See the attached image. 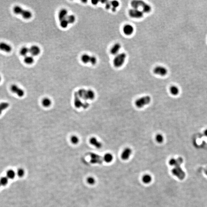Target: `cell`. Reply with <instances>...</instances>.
<instances>
[{
	"mask_svg": "<svg viewBox=\"0 0 207 207\" xmlns=\"http://www.w3.org/2000/svg\"><path fill=\"white\" fill-rule=\"evenodd\" d=\"M78 96L84 100H93L95 97V94L92 90L88 89L87 90L82 89H79L78 93Z\"/></svg>",
	"mask_w": 207,
	"mask_h": 207,
	"instance_id": "cell-1",
	"label": "cell"
},
{
	"mask_svg": "<svg viewBox=\"0 0 207 207\" xmlns=\"http://www.w3.org/2000/svg\"><path fill=\"white\" fill-rule=\"evenodd\" d=\"M183 162H179L174 165V168L172 170V173L174 176L177 177L181 180L183 179L185 177V173L180 167L181 164Z\"/></svg>",
	"mask_w": 207,
	"mask_h": 207,
	"instance_id": "cell-2",
	"label": "cell"
},
{
	"mask_svg": "<svg viewBox=\"0 0 207 207\" xmlns=\"http://www.w3.org/2000/svg\"><path fill=\"white\" fill-rule=\"evenodd\" d=\"M126 58V55L125 53H121L117 55L113 61L114 65L116 68L122 66L124 64Z\"/></svg>",
	"mask_w": 207,
	"mask_h": 207,
	"instance_id": "cell-3",
	"label": "cell"
},
{
	"mask_svg": "<svg viewBox=\"0 0 207 207\" xmlns=\"http://www.w3.org/2000/svg\"><path fill=\"white\" fill-rule=\"evenodd\" d=\"M151 98L149 96H145L138 99L135 102V105L138 108H141L150 103Z\"/></svg>",
	"mask_w": 207,
	"mask_h": 207,
	"instance_id": "cell-4",
	"label": "cell"
},
{
	"mask_svg": "<svg viewBox=\"0 0 207 207\" xmlns=\"http://www.w3.org/2000/svg\"><path fill=\"white\" fill-rule=\"evenodd\" d=\"M129 15L131 17L135 18H140L143 17V12L138 9H132L129 11Z\"/></svg>",
	"mask_w": 207,
	"mask_h": 207,
	"instance_id": "cell-5",
	"label": "cell"
},
{
	"mask_svg": "<svg viewBox=\"0 0 207 207\" xmlns=\"http://www.w3.org/2000/svg\"><path fill=\"white\" fill-rule=\"evenodd\" d=\"M10 89L12 92L16 94L19 97H22L24 96L25 94L24 90L20 88L17 85L15 84L12 85Z\"/></svg>",
	"mask_w": 207,
	"mask_h": 207,
	"instance_id": "cell-6",
	"label": "cell"
},
{
	"mask_svg": "<svg viewBox=\"0 0 207 207\" xmlns=\"http://www.w3.org/2000/svg\"><path fill=\"white\" fill-rule=\"evenodd\" d=\"M153 72L155 74L164 76L167 74L168 71L165 67L161 66H158L155 67L153 69Z\"/></svg>",
	"mask_w": 207,
	"mask_h": 207,
	"instance_id": "cell-7",
	"label": "cell"
},
{
	"mask_svg": "<svg viewBox=\"0 0 207 207\" xmlns=\"http://www.w3.org/2000/svg\"><path fill=\"white\" fill-rule=\"evenodd\" d=\"M132 150L129 148H127L124 149L121 154V157L123 160H127L130 157L132 154Z\"/></svg>",
	"mask_w": 207,
	"mask_h": 207,
	"instance_id": "cell-8",
	"label": "cell"
},
{
	"mask_svg": "<svg viewBox=\"0 0 207 207\" xmlns=\"http://www.w3.org/2000/svg\"><path fill=\"white\" fill-rule=\"evenodd\" d=\"M89 142L91 145L94 146L96 148L98 149H100L102 147V143L98 141L97 139L95 137H92L90 138Z\"/></svg>",
	"mask_w": 207,
	"mask_h": 207,
	"instance_id": "cell-9",
	"label": "cell"
},
{
	"mask_svg": "<svg viewBox=\"0 0 207 207\" xmlns=\"http://www.w3.org/2000/svg\"><path fill=\"white\" fill-rule=\"evenodd\" d=\"M40 53V49L38 46L33 45L29 48V53L33 56L39 55Z\"/></svg>",
	"mask_w": 207,
	"mask_h": 207,
	"instance_id": "cell-10",
	"label": "cell"
},
{
	"mask_svg": "<svg viewBox=\"0 0 207 207\" xmlns=\"http://www.w3.org/2000/svg\"><path fill=\"white\" fill-rule=\"evenodd\" d=\"M134 31V28L132 25L127 24L123 28V32L124 34L127 35H130L132 34Z\"/></svg>",
	"mask_w": 207,
	"mask_h": 207,
	"instance_id": "cell-11",
	"label": "cell"
},
{
	"mask_svg": "<svg viewBox=\"0 0 207 207\" xmlns=\"http://www.w3.org/2000/svg\"><path fill=\"white\" fill-rule=\"evenodd\" d=\"M91 162L93 163H102L103 159L101 156L98 155L93 153L91 155Z\"/></svg>",
	"mask_w": 207,
	"mask_h": 207,
	"instance_id": "cell-12",
	"label": "cell"
},
{
	"mask_svg": "<svg viewBox=\"0 0 207 207\" xmlns=\"http://www.w3.org/2000/svg\"><path fill=\"white\" fill-rule=\"evenodd\" d=\"M0 50L9 53L12 51V48L11 46L7 43L5 42H1L0 43Z\"/></svg>",
	"mask_w": 207,
	"mask_h": 207,
	"instance_id": "cell-13",
	"label": "cell"
},
{
	"mask_svg": "<svg viewBox=\"0 0 207 207\" xmlns=\"http://www.w3.org/2000/svg\"><path fill=\"white\" fill-rule=\"evenodd\" d=\"M144 3H145V2L144 1L136 0L132 1L131 2V5L133 7V9H138V8L140 7H142Z\"/></svg>",
	"mask_w": 207,
	"mask_h": 207,
	"instance_id": "cell-14",
	"label": "cell"
},
{
	"mask_svg": "<svg viewBox=\"0 0 207 207\" xmlns=\"http://www.w3.org/2000/svg\"><path fill=\"white\" fill-rule=\"evenodd\" d=\"M121 48V45L119 43L114 44L110 49V53L113 55L117 54Z\"/></svg>",
	"mask_w": 207,
	"mask_h": 207,
	"instance_id": "cell-15",
	"label": "cell"
},
{
	"mask_svg": "<svg viewBox=\"0 0 207 207\" xmlns=\"http://www.w3.org/2000/svg\"><path fill=\"white\" fill-rule=\"evenodd\" d=\"M68 16V11L65 9H62L60 11L58 14V18L61 20L66 19Z\"/></svg>",
	"mask_w": 207,
	"mask_h": 207,
	"instance_id": "cell-16",
	"label": "cell"
},
{
	"mask_svg": "<svg viewBox=\"0 0 207 207\" xmlns=\"http://www.w3.org/2000/svg\"><path fill=\"white\" fill-rule=\"evenodd\" d=\"M41 104L44 107L48 108L51 106L52 102L50 99L48 97H45L42 99Z\"/></svg>",
	"mask_w": 207,
	"mask_h": 207,
	"instance_id": "cell-17",
	"label": "cell"
},
{
	"mask_svg": "<svg viewBox=\"0 0 207 207\" xmlns=\"http://www.w3.org/2000/svg\"><path fill=\"white\" fill-rule=\"evenodd\" d=\"M152 178L150 175L146 174L142 176V181L145 184H149L152 181Z\"/></svg>",
	"mask_w": 207,
	"mask_h": 207,
	"instance_id": "cell-18",
	"label": "cell"
},
{
	"mask_svg": "<svg viewBox=\"0 0 207 207\" xmlns=\"http://www.w3.org/2000/svg\"><path fill=\"white\" fill-rule=\"evenodd\" d=\"M23 18L26 19H29L32 17V13L28 10H23L22 14H21Z\"/></svg>",
	"mask_w": 207,
	"mask_h": 207,
	"instance_id": "cell-19",
	"label": "cell"
},
{
	"mask_svg": "<svg viewBox=\"0 0 207 207\" xmlns=\"http://www.w3.org/2000/svg\"><path fill=\"white\" fill-rule=\"evenodd\" d=\"M113 159V155L110 153H107L105 154L104 156L103 160L105 162L109 163L112 161Z\"/></svg>",
	"mask_w": 207,
	"mask_h": 207,
	"instance_id": "cell-20",
	"label": "cell"
},
{
	"mask_svg": "<svg viewBox=\"0 0 207 207\" xmlns=\"http://www.w3.org/2000/svg\"><path fill=\"white\" fill-rule=\"evenodd\" d=\"M179 92V88L177 86H173L170 88V92L171 94L173 96H177L178 95Z\"/></svg>",
	"mask_w": 207,
	"mask_h": 207,
	"instance_id": "cell-21",
	"label": "cell"
},
{
	"mask_svg": "<svg viewBox=\"0 0 207 207\" xmlns=\"http://www.w3.org/2000/svg\"><path fill=\"white\" fill-rule=\"evenodd\" d=\"M24 62L26 64H31L33 63L34 60L33 57L31 56H27L24 58Z\"/></svg>",
	"mask_w": 207,
	"mask_h": 207,
	"instance_id": "cell-22",
	"label": "cell"
},
{
	"mask_svg": "<svg viewBox=\"0 0 207 207\" xmlns=\"http://www.w3.org/2000/svg\"><path fill=\"white\" fill-rule=\"evenodd\" d=\"M90 57L91 56L87 54H84L81 56V59L82 62L86 64L89 63L90 62Z\"/></svg>",
	"mask_w": 207,
	"mask_h": 207,
	"instance_id": "cell-23",
	"label": "cell"
},
{
	"mask_svg": "<svg viewBox=\"0 0 207 207\" xmlns=\"http://www.w3.org/2000/svg\"><path fill=\"white\" fill-rule=\"evenodd\" d=\"M20 55L22 56H27L29 53V49L26 47H23L20 50Z\"/></svg>",
	"mask_w": 207,
	"mask_h": 207,
	"instance_id": "cell-24",
	"label": "cell"
},
{
	"mask_svg": "<svg viewBox=\"0 0 207 207\" xmlns=\"http://www.w3.org/2000/svg\"><path fill=\"white\" fill-rule=\"evenodd\" d=\"M70 141L72 144L76 145L79 143V138L76 135H73L70 138Z\"/></svg>",
	"mask_w": 207,
	"mask_h": 207,
	"instance_id": "cell-25",
	"label": "cell"
},
{
	"mask_svg": "<svg viewBox=\"0 0 207 207\" xmlns=\"http://www.w3.org/2000/svg\"><path fill=\"white\" fill-rule=\"evenodd\" d=\"M143 12L145 13H149L151 10V7L150 5L145 3L142 7Z\"/></svg>",
	"mask_w": 207,
	"mask_h": 207,
	"instance_id": "cell-26",
	"label": "cell"
},
{
	"mask_svg": "<svg viewBox=\"0 0 207 207\" xmlns=\"http://www.w3.org/2000/svg\"><path fill=\"white\" fill-rule=\"evenodd\" d=\"M23 9L21 7L16 6L14 8V12L17 14H21L23 12Z\"/></svg>",
	"mask_w": 207,
	"mask_h": 207,
	"instance_id": "cell-27",
	"label": "cell"
},
{
	"mask_svg": "<svg viewBox=\"0 0 207 207\" xmlns=\"http://www.w3.org/2000/svg\"><path fill=\"white\" fill-rule=\"evenodd\" d=\"M75 100H74V105L76 106V108H79L83 107V104L82 103L81 101L79 99V98H77L75 97Z\"/></svg>",
	"mask_w": 207,
	"mask_h": 207,
	"instance_id": "cell-28",
	"label": "cell"
},
{
	"mask_svg": "<svg viewBox=\"0 0 207 207\" xmlns=\"http://www.w3.org/2000/svg\"><path fill=\"white\" fill-rule=\"evenodd\" d=\"M67 20L68 21L69 23H73L75 22L76 20V17H75L74 15H68L67 18H66Z\"/></svg>",
	"mask_w": 207,
	"mask_h": 207,
	"instance_id": "cell-29",
	"label": "cell"
},
{
	"mask_svg": "<svg viewBox=\"0 0 207 207\" xmlns=\"http://www.w3.org/2000/svg\"><path fill=\"white\" fill-rule=\"evenodd\" d=\"M15 173L13 170H9L7 173V177L9 179H13L15 176Z\"/></svg>",
	"mask_w": 207,
	"mask_h": 207,
	"instance_id": "cell-30",
	"label": "cell"
},
{
	"mask_svg": "<svg viewBox=\"0 0 207 207\" xmlns=\"http://www.w3.org/2000/svg\"><path fill=\"white\" fill-rule=\"evenodd\" d=\"M69 24V22H68V21L67 20L66 18L63 19V20H62L60 21V26L63 28H67Z\"/></svg>",
	"mask_w": 207,
	"mask_h": 207,
	"instance_id": "cell-31",
	"label": "cell"
},
{
	"mask_svg": "<svg viewBox=\"0 0 207 207\" xmlns=\"http://www.w3.org/2000/svg\"><path fill=\"white\" fill-rule=\"evenodd\" d=\"M9 106V104L7 102H2V103H0V109H1L2 111H3L7 109Z\"/></svg>",
	"mask_w": 207,
	"mask_h": 207,
	"instance_id": "cell-32",
	"label": "cell"
},
{
	"mask_svg": "<svg viewBox=\"0 0 207 207\" xmlns=\"http://www.w3.org/2000/svg\"><path fill=\"white\" fill-rule=\"evenodd\" d=\"M156 141L158 143H162L164 140V138L163 135L161 134H157L156 135Z\"/></svg>",
	"mask_w": 207,
	"mask_h": 207,
	"instance_id": "cell-33",
	"label": "cell"
},
{
	"mask_svg": "<svg viewBox=\"0 0 207 207\" xmlns=\"http://www.w3.org/2000/svg\"><path fill=\"white\" fill-rule=\"evenodd\" d=\"M8 181V178L7 177H3L0 179V184L1 185H6L7 184Z\"/></svg>",
	"mask_w": 207,
	"mask_h": 207,
	"instance_id": "cell-34",
	"label": "cell"
},
{
	"mask_svg": "<svg viewBox=\"0 0 207 207\" xmlns=\"http://www.w3.org/2000/svg\"><path fill=\"white\" fill-rule=\"evenodd\" d=\"M87 183L91 185L94 184L95 183L96 181L95 179L92 177H89L87 178Z\"/></svg>",
	"mask_w": 207,
	"mask_h": 207,
	"instance_id": "cell-35",
	"label": "cell"
},
{
	"mask_svg": "<svg viewBox=\"0 0 207 207\" xmlns=\"http://www.w3.org/2000/svg\"><path fill=\"white\" fill-rule=\"evenodd\" d=\"M24 173H25V171L22 168H20L17 171V175L19 177H22L23 176Z\"/></svg>",
	"mask_w": 207,
	"mask_h": 207,
	"instance_id": "cell-36",
	"label": "cell"
},
{
	"mask_svg": "<svg viewBox=\"0 0 207 207\" xmlns=\"http://www.w3.org/2000/svg\"><path fill=\"white\" fill-rule=\"evenodd\" d=\"M111 5L112 6V8L116 9L117 7L119 6V2L116 0H114L111 2Z\"/></svg>",
	"mask_w": 207,
	"mask_h": 207,
	"instance_id": "cell-37",
	"label": "cell"
},
{
	"mask_svg": "<svg viewBox=\"0 0 207 207\" xmlns=\"http://www.w3.org/2000/svg\"><path fill=\"white\" fill-rule=\"evenodd\" d=\"M89 62L92 64L94 65L97 63V59L94 56H91Z\"/></svg>",
	"mask_w": 207,
	"mask_h": 207,
	"instance_id": "cell-38",
	"label": "cell"
},
{
	"mask_svg": "<svg viewBox=\"0 0 207 207\" xmlns=\"http://www.w3.org/2000/svg\"><path fill=\"white\" fill-rule=\"evenodd\" d=\"M111 3H109V2H106V8L107 9H109L110 7H111Z\"/></svg>",
	"mask_w": 207,
	"mask_h": 207,
	"instance_id": "cell-39",
	"label": "cell"
},
{
	"mask_svg": "<svg viewBox=\"0 0 207 207\" xmlns=\"http://www.w3.org/2000/svg\"><path fill=\"white\" fill-rule=\"evenodd\" d=\"M98 1H96V0H94V1H92V4L94 5H96L98 3Z\"/></svg>",
	"mask_w": 207,
	"mask_h": 207,
	"instance_id": "cell-40",
	"label": "cell"
},
{
	"mask_svg": "<svg viewBox=\"0 0 207 207\" xmlns=\"http://www.w3.org/2000/svg\"><path fill=\"white\" fill-rule=\"evenodd\" d=\"M204 134L207 137V129H206V130H205V132H204Z\"/></svg>",
	"mask_w": 207,
	"mask_h": 207,
	"instance_id": "cell-41",
	"label": "cell"
},
{
	"mask_svg": "<svg viewBox=\"0 0 207 207\" xmlns=\"http://www.w3.org/2000/svg\"><path fill=\"white\" fill-rule=\"evenodd\" d=\"M2 112H3V111H2L1 109H0V115H1V114H2Z\"/></svg>",
	"mask_w": 207,
	"mask_h": 207,
	"instance_id": "cell-42",
	"label": "cell"
},
{
	"mask_svg": "<svg viewBox=\"0 0 207 207\" xmlns=\"http://www.w3.org/2000/svg\"><path fill=\"white\" fill-rule=\"evenodd\" d=\"M1 77H0V81H1Z\"/></svg>",
	"mask_w": 207,
	"mask_h": 207,
	"instance_id": "cell-43",
	"label": "cell"
},
{
	"mask_svg": "<svg viewBox=\"0 0 207 207\" xmlns=\"http://www.w3.org/2000/svg\"><path fill=\"white\" fill-rule=\"evenodd\" d=\"M206 175H207V170H206Z\"/></svg>",
	"mask_w": 207,
	"mask_h": 207,
	"instance_id": "cell-44",
	"label": "cell"
},
{
	"mask_svg": "<svg viewBox=\"0 0 207 207\" xmlns=\"http://www.w3.org/2000/svg\"><path fill=\"white\" fill-rule=\"evenodd\" d=\"M0 186H1V184H0Z\"/></svg>",
	"mask_w": 207,
	"mask_h": 207,
	"instance_id": "cell-45",
	"label": "cell"
}]
</instances>
